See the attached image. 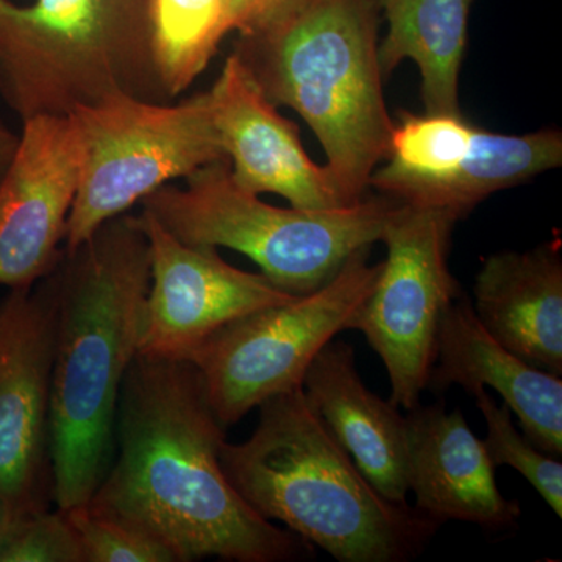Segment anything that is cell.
<instances>
[{"label":"cell","mask_w":562,"mask_h":562,"mask_svg":"<svg viewBox=\"0 0 562 562\" xmlns=\"http://www.w3.org/2000/svg\"><path fill=\"white\" fill-rule=\"evenodd\" d=\"M0 95L22 122L131 95L171 102L154 55V0H0Z\"/></svg>","instance_id":"obj_5"},{"label":"cell","mask_w":562,"mask_h":562,"mask_svg":"<svg viewBox=\"0 0 562 562\" xmlns=\"http://www.w3.org/2000/svg\"><path fill=\"white\" fill-rule=\"evenodd\" d=\"M7 527H9V522H7L5 514L0 508V541H2L3 535H5Z\"/></svg>","instance_id":"obj_26"},{"label":"cell","mask_w":562,"mask_h":562,"mask_svg":"<svg viewBox=\"0 0 562 562\" xmlns=\"http://www.w3.org/2000/svg\"><path fill=\"white\" fill-rule=\"evenodd\" d=\"M453 384L469 395L482 387L497 391L530 442L561 457L562 376L535 368L492 338L464 294L443 313L427 390L442 395Z\"/></svg>","instance_id":"obj_15"},{"label":"cell","mask_w":562,"mask_h":562,"mask_svg":"<svg viewBox=\"0 0 562 562\" xmlns=\"http://www.w3.org/2000/svg\"><path fill=\"white\" fill-rule=\"evenodd\" d=\"M561 165L560 131L502 135L479 127L471 147L450 171L420 184L402 203L449 211L460 221L494 192L522 184Z\"/></svg>","instance_id":"obj_19"},{"label":"cell","mask_w":562,"mask_h":562,"mask_svg":"<svg viewBox=\"0 0 562 562\" xmlns=\"http://www.w3.org/2000/svg\"><path fill=\"white\" fill-rule=\"evenodd\" d=\"M398 203L380 194L342 209H280L238 187L231 162L221 160L192 172L183 188H158L140 206L179 241L239 251L281 291L306 295L341 271L351 255L382 241Z\"/></svg>","instance_id":"obj_6"},{"label":"cell","mask_w":562,"mask_h":562,"mask_svg":"<svg viewBox=\"0 0 562 562\" xmlns=\"http://www.w3.org/2000/svg\"><path fill=\"white\" fill-rule=\"evenodd\" d=\"M57 268L0 303V508L9 525L49 509Z\"/></svg>","instance_id":"obj_10"},{"label":"cell","mask_w":562,"mask_h":562,"mask_svg":"<svg viewBox=\"0 0 562 562\" xmlns=\"http://www.w3.org/2000/svg\"><path fill=\"white\" fill-rule=\"evenodd\" d=\"M369 249L351 255L319 290L247 314L191 351L187 361L201 372L224 427L273 395L302 386L319 351L338 333L351 330L382 271V262H369Z\"/></svg>","instance_id":"obj_8"},{"label":"cell","mask_w":562,"mask_h":562,"mask_svg":"<svg viewBox=\"0 0 562 562\" xmlns=\"http://www.w3.org/2000/svg\"><path fill=\"white\" fill-rule=\"evenodd\" d=\"M380 11L376 0H313L272 31L238 36L233 47L266 98L310 125L350 205L368 195L394 128L383 95Z\"/></svg>","instance_id":"obj_4"},{"label":"cell","mask_w":562,"mask_h":562,"mask_svg":"<svg viewBox=\"0 0 562 562\" xmlns=\"http://www.w3.org/2000/svg\"><path fill=\"white\" fill-rule=\"evenodd\" d=\"M209 91L222 149L238 187L257 195H281L299 210L350 205L330 169L316 165L303 149L297 125L281 116L233 52Z\"/></svg>","instance_id":"obj_13"},{"label":"cell","mask_w":562,"mask_h":562,"mask_svg":"<svg viewBox=\"0 0 562 562\" xmlns=\"http://www.w3.org/2000/svg\"><path fill=\"white\" fill-rule=\"evenodd\" d=\"M302 391L372 486L408 505V422L366 386L349 344L328 342L303 376Z\"/></svg>","instance_id":"obj_16"},{"label":"cell","mask_w":562,"mask_h":562,"mask_svg":"<svg viewBox=\"0 0 562 562\" xmlns=\"http://www.w3.org/2000/svg\"><path fill=\"white\" fill-rule=\"evenodd\" d=\"M408 487L414 509L442 527L447 522L479 525L501 531L520 519V505L503 497L495 468L482 439L460 409L446 412V402L409 409Z\"/></svg>","instance_id":"obj_14"},{"label":"cell","mask_w":562,"mask_h":562,"mask_svg":"<svg viewBox=\"0 0 562 562\" xmlns=\"http://www.w3.org/2000/svg\"><path fill=\"white\" fill-rule=\"evenodd\" d=\"M65 514L76 532L83 562H176L157 542L95 512L90 503L65 509Z\"/></svg>","instance_id":"obj_22"},{"label":"cell","mask_w":562,"mask_h":562,"mask_svg":"<svg viewBox=\"0 0 562 562\" xmlns=\"http://www.w3.org/2000/svg\"><path fill=\"white\" fill-rule=\"evenodd\" d=\"M81 162L70 114L22 122L20 149L0 181V286H33L61 261Z\"/></svg>","instance_id":"obj_12"},{"label":"cell","mask_w":562,"mask_h":562,"mask_svg":"<svg viewBox=\"0 0 562 562\" xmlns=\"http://www.w3.org/2000/svg\"><path fill=\"white\" fill-rule=\"evenodd\" d=\"M313 0H227L232 32L254 36L297 16Z\"/></svg>","instance_id":"obj_24"},{"label":"cell","mask_w":562,"mask_h":562,"mask_svg":"<svg viewBox=\"0 0 562 562\" xmlns=\"http://www.w3.org/2000/svg\"><path fill=\"white\" fill-rule=\"evenodd\" d=\"M0 562H83V554L65 512L44 509L7 527Z\"/></svg>","instance_id":"obj_23"},{"label":"cell","mask_w":562,"mask_h":562,"mask_svg":"<svg viewBox=\"0 0 562 562\" xmlns=\"http://www.w3.org/2000/svg\"><path fill=\"white\" fill-rule=\"evenodd\" d=\"M472 0H387V32L379 43L387 76L402 61L416 63L427 113L460 111V70L468 46Z\"/></svg>","instance_id":"obj_18"},{"label":"cell","mask_w":562,"mask_h":562,"mask_svg":"<svg viewBox=\"0 0 562 562\" xmlns=\"http://www.w3.org/2000/svg\"><path fill=\"white\" fill-rule=\"evenodd\" d=\"M136 217L150 257L138 351L143 357L187 360L225 325L297 297L262 273L228 265L216 247L179 241L147 211Z\"/></svg>","instance_id":"obj_11"},{"label":"cell","mask_w":562,"mask_h":562,"mask_svg":"<svg viewBox=\"0 0 562 562\" xmlns=\"http://www.w3.org/2000/svg\"><path fill=\"white\" fill-rule=\"evenodd\" d=\"M457 222L449 211L398 203L382 236L386 261L351 327L382 358L390 375V402L406 412L420 405L443 313L462 295L449 268Z\"/></svg>","instance_id":"obj_9"},{"label":"cell","mask_w":562,"mask_h":562,"mask_svg":"<svg viewBox=\"0 0 562 562\" xmlns=\"http://www.w3.org/2000/svg\"><path fill=\"white\" fill-rule=\"evenodd\" d=\"M224 442L199 369L136 355L117 403L113 460L88 503L176 562L305 558L310 543L261 517L228 482Z\"/></svg>","instance_id":"obj_1"},{"label":"cell","mask_w":562,"mask_h":562,"mask_svg":"<svg viewBox=\"0 0 562 562\" xmlns=\"http://www.w3.org/2000/svg\"><path fill=\"white\" fill-rule=\"evenodd\" d=\"M376 2H379V5L382 7L383 10V7L386 5L387 0H376Z\"/></svg>","instance_id":"obj_27"},{"label":"cell","mask_w":562,"mask_h":562,"mask_svg":"<svg viewBox=\"0 0 562 562\" xmlns=\"http://www.w3.org/2000/svg\"><path fill=\"white\" fill-rule=\"evenodd\" d=\"M486 420L484 449L495 469L509 465L538 491L543 502L562 517V464L560 460L539 450L522 431L514 427L508 406L497 405L486 387L472 395Z\"/></svg>","instance_id":"obj_21"},{"label":"cell","mask_w":562,"mask_h":562,"mask_svg":"<svg viewBox=\"0 0 562 562\" xmlns=\"http://www.w3.org/2000/svg\"><path fill=\"white\" fill-rule=\"evenodd\" d=\"M83 144L79 188L66 225L74 250L169 181L227 160L210 91L179 103L117 95L70 113Z\"/></svg>","instance_id":"obj_7"},{"label":"cell","mask_w":562,"mask_h":562,"mask_svg":"<svg viewBox=\"0 0 562 562\" xmlns=\"http://www.w3.org/2000/svg\"><path fill=\"white\" fill-rule=\"evenodd\" d=\"M21 133H14L11 131L7 122L0 116V181L16 157L18 149H20Z\"/></svg>","instance_id":"obj_25"},{"label":"cell","mask_w":562,"mask_h":562,"mask_svg":"<svg viewBox=\"0 0 562 562\" xmlns=\"http://www.w3.org/2000/svg\"><path fill=\"white\" fill-rule=\"evenodd\" d=\"M232 32L227 0H154V55L169 101L209 68Z\"/></svg>","instance_id":"obj_20"},{"label":"cell","mask_w":562,"mask_h":562,"mask_svg":"<svg viewBox=\"0 0 562 562\" xmlns=\"http://www.w3.org/2000/svg\"><path fill=\"white\" fill-rule=\"evenodd\" d=\"M58 321L50 401L52 502L91 501L114 453L122 384L139 351L150 286L138 217L101 225L57 266Z\"/></svg>","instance_id":"obj_2"},{"label":"cell","mask_w":562,"mask_h":562,"mask_svg":"<svg viewBox=\"0 0 562 562\" xmlns=\"http://www.w3.org/2000/svg\"><path fill=\"white\" fill-rule=\"evenodd\" d=\"M473 312L492 338L535 368L562 376L561 243L501 251L483 261Z\"/></svg>","instance_id":"obj_17"},{"label":"cell","mask_w":562,"mask_h":562,"mask_svg":"<svg viewBox=\"0 0 562 562\" xmlns=\"http://www.w3.org/2000/svg\"><path fill=\"white\" fill-rule=\"evenodd\" d=\"M258 408L254 435L221 449L228 482L255 512L341 562H406L424 552L441 527L372 486L302 386Z\"/></svg>","instance_id":"obj_3"}]
</instances>
